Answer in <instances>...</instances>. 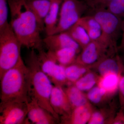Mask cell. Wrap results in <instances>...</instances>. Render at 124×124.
<instances>
[{
	"instance_id": "1",
	"label": "cell",
	"mask_w": 124,
	"mask_h": 124,
	"mask_svg": "<svg viewBox=\"0 0 124 124\" xmlns=\"http://www.w3.org/2000/svg\"><path fill=\"white\" fill-rule=\"evenodd\" d=\"M9 23L22 46L38 51L42 48L41 30L35 17L25 0H7Z\"/></svg>"
},
{
	"instance_id": "2",
	"label": "cell",
	"mask_w": 124,
	"mask_h": 124,
	"mask_svg": "<svg viewBox=\"0 0 124 124\" xmlns=\"http://www.w3.org/2000/svg\"><path fill=\"white\" fill-rule=\"evenodd\" d=\"M0 80V103H27L29 98V74L22 57Z\"/></svg>"
},
{
	"instance_id": "3",
	"label": "cell",
	"mask_w": 124,
	"mask_h": 124,
	"mask_svg": "<svg viewBox=\"0 0 124 124\" xmlns=\"http://www.w3.org/2000/svg\"><path fill=\"white\" fill-rule=\"evenodd\" d=\"M35 50L31 49L26 60L29 74V100L30 99H34L40 106L51 113L60 123V116L53 110L50 102L53 85L41 68L37 53Z\"/></svg>"
},
{
	"instance_id": "4",
	"label": "cell",
	"mask_w": 124,
	"mask_h": 124,
	"mask_svg": "<svg viewBox=\"0 0 124 124\" xmlns=\"http://www.w3.org/2000/svg\"><path fill=\"white\" fill-rule=\"evenodd\" d=\"M22 46L10 25L0 31V79L18 62Z\"/></svg>"
},
{
	"instance_id": "5",
	"label": "cell",
	"mask_w": 124,
	"mask_h": 124,
	"mask_svg": "<svg viewBox=\"0 0 124 124\" xmlns=\"http://www.w3.org/2000/svg\"><path fill=\"white\" fill-rule=\"evenodd\" d=\"M101 27V35L99 39L111 49L118 51L117 40L122 34L123 19L107 9L91 11Z\"/></svg>"
},
{
	"instance_id": "6",
	"label": "cell",
	"mask_w": 124,
	"mask_h": 124,
	"mask_svg": "<svg viewBox=\"0 0 124 124\" xmlns=\"http://www.w3.org/2000/svg\"><path fill=\"white\" fill-rule=\"evenodd\" d=\"M88 9L84 0H62L58 22L53 34L67 31L77 23L83 14Z\"/></svg>"
},
{
	"instance_id": "7",
	"label": "cell",
	"mask_w": 124,
	"mask_h": 124,
	"mask_svg": "<svg viewBox=\"0 0 124 124\" xmlns=\"http://www.w3.org/2000/svg\"><path fill=\"white\" fill-rule=\"evenodd\" d=\"M117 53L99 40L91 41L82 49L75 62L92 69L104 58Z\"/></svg>"
},
{
	"instance_id": "8",
	"label": "cell",
	"mask_w": 124,
	"mask_h": 124,
	"mask_svg": "<svg viewBox=\"0 0 124 124\" xmlns=\"http://www.w3.org/2000/svg\"><path fill=\"white\" fill-rule=\"evenodd\" d=\"M37 51V57L41 68L52 84L54 86L62 88L69 85L65 72V67L52 59L43 48Z\"/></svg>"
},
{
	"instance_id": "9",
	"label": "cell",
	"mask_w": 124,
	"mask_h": 124,
	"mask_svg": "<svg viewBox=\"0 0 124 124\" xmlns=\"http://www.w3.org/2000/svg\"><path fill=\"white\" fill-rule=\"evenodd\" d=\"M27 103H0V124H27Z\"/></svg>"
},
{
	"instance_id": "10",
	"label": "cell",
	"mask_w": 124,
	"mask_h": 124,
	"mask_svg": "<svg viewBox=\"0 0 124 124\" xmlns=\"http://www.w3.org/2000/svg\"><path fill=\"white\" fill-rule=\"evenodd\" d=\"M27 105V119L29 123L35 124H54L59 123L51 113L40 106L34 99H29Z\"/></svg>"
},
{
	"instance_id": "11",
	"label": "cell",
	"mask_w": 124,
	"mask_h": 124,
	"mask_svg": "<svg viewBox=\"0 0 124 124\" xmlns=\"http://www.w3.org/2000/svg\"><path fill=\"white\" fill-rule=\"evenodd\" d=\"M48 50L55 51L66 48H72L80 52L82 49L65 32L46 35L42 39Z\"/></svg>"
},
{
	"instance_id": "12",
	"label": "cell",
	"mask_w": 124,
	"mask_h": 124,
	"mask_svg": "<svg viewBox=\"0 0 124 124\" xmlns=\"http://www.w3.org/2000/svg\"><path fill=\"white\" fill-rule=\"evenodd\" d=\"M94 109L90 102L73 108L67 115L60 116V124H88Z\"/></svg>"
},
{
	"instance_id": "13",
	"label": "cell",
	"mask_w": 124,
	"mask_h": 124,
	"mask_svg": "<svg viewBox=\"0 0 124 124\" xmlns=\"http://www.w3.org/2000/svg\"><path fill=\"white\" fill-rule=\"evenodd\" d=\"M50 102L53 110L60 117L67 115L72 110L62 87L53 85Z\"/></svg>"
},
{
	"instance_id": "14",
	"label": "cell",
	"mask_w": 124,
	"mask_h": 124,
	"mask_svg": "<svg viewBox=\"0 0 124 124\" xmlns=\"http://www.w3.org/2000/svg\"><path fill=\"white\" fill-rule=\"evenodd\" d=\"M124 68V65L118 53L103 59L92 69L100 76L108 73H115L120 75Z\"/></svg>"
},
{
	"instance_id": "15",
	"label": "cell",
	"mask_w": 124,
	"mask_h": 124,
	"mask_svg": "<svg viewBox=\"0 0 124 124\" xmlns=\"http://www.w3.org/2000/svg\"><path fill=\"white\" fill-rule=\"evenodd\" d=\"M113 101L99 109H94L88 124H112L117 113V106Z\"/></svg>"
},
{
	"instance_id": "16",
	"label": "cell",
	"mask_w": 124,
	"mask_h": 124,
	"mask_svg": "<svg viewBox=\"0 0 124 124\" xmlns=\"http://www.w3.org/2000/svg\"><path fill=\"white\" fill-rule=\"evenodd\" d=\"M26 2L35 17L41 31L45 30L44 20L50 8V0H33Z\"/></svg>"
},
{
	"instance_id": "17",
	"label": "cell",
	"mask_w": 124,
	"mask_h": 124,
	"mask_svg": "<svg viewBox=\"0 0 124 124\" xmlns=\"http://www.w3.org/2000/svg\"><path fill=\"white\" fill-rule=\"evenodd\" d=\"M47 53L52 59L64 67L75 62L78 54L80 53L76 49L72 48H64L55 51L48 50Z\"/></svg>"
},
{
	"instance_id": "18",
	"label": "cell",
	"mask_w": 124,
	"mask_h": 124,
	"mask_svg": "<svg viewBox=\"0 0 124 124\" xmlns=\"http://www.w3.org/2000/svg\"><path fill=\"white\" fill-rule=\"evenodd\" d=\"M49 10L44 20L45 31L46 35H53L57 27L62 0H50Z\"/></svg>"
},
{
	"instance_id": "19",
	"label": "cell",
	"mask_w": 124,
	"mask_h": 124,
	"mask_svg": "<svg viewBox=\"0 0 124 124\" xmlns=\"http://www.w3.org/2000/svg\"><path fill=\"white\" fill-rule=\"evenodd\" d=\"M86 95L89 102L93 106L99 108L108 104L113 100L115 96L108 93L104 89L97 85L88 91Z\"/></svg>"
},
{
	"instance_id": "20",
	"label": "cell",
	"mask_w": 124,
	"mask_h": 124,
	"mask_svg": "<svg viewBox=\"0 0 124 124\" xmlns=\"http://www.w3.org/2000/svg\"><path fill=\"white\" fill-rule=\"evenodd\" d=\"M69 100L72 109L84 106L89 103L86 93L79 89L73 84L63 87Z\"/></svg>"
},
{
	"instance_id": "21",
	"label": "cell",
	"mask_w": 124,
	"mask_h": 124,
	"mask_svg": "<svg viewBox=\"0 0 124 124\" xmlns=\"http://www.w3.org/2000/svg\"><path fill=\"white\" fill-rule=\"evenodd\" d=\"M120 75L108 73L100 77L97 85L104 89L108 93L115 96L118 93Z\"/></svg>"
},
{
	"instance_id": "22",
	"label": "cell",
	"mask_w": 124,
	"mask_h": 124,
	"mask_svg": "<svg viewBox=\"0 0 124 124\" xmlns=\"http://www.w3.org/2000/svg\"><path fill=\"white\" fill-rule=\"evenodd\" d=\"M100 77L95 71L91 70L73 84L83 92H87L97 85Z\"/></svg>"
},
{
	"instance_id": "23",
	"label": "cell",
	"mask_w": 124,
	"mask_h": 124,
	"mask_svg": "<svg viewBox=\"0 0 124 124\" xmlns=\"http://www.w3.org/2000/svg\"><path fill=\"white\" fill-rule=\"evenodd\" d=\"M65 32L79 45L82 49L91 41L85 29L77 23Z\"/></svg>"
},
{
	"instance_id": "24",
	"label": "cell",
	"mask_w": 124,
	"mask_h": 124,
	"mask_svg": "<svg viewBox=\"0 0 124 124\" xmlns=\"http://www.w3.org/2000/svg\"><path fill=\"white\" fill-rule=\"evenodd\" d=\"M91 70L89 67L76 62L65 67L67 79L70 84H73Z\"/></svg>"
},
{
	"instance_id": "25",
	"label": "cell",
	"mask_w": 124,
	"mask_h": 124,
	"mask_svg": "<svg viewBox=\"0 0 124 124\" xmlns=\"http://www.w3.org/2000/svg\"><path fill=\"white\" fill-rule=\"evenodd\" d=\"M77 23L84 28L86 31L93 29H101L99 23L92 15L82 16Z\"/></svg>"
},
{
	"instance_id": "26",
	"label": "cell",
	"mask_w": 124,
	"mask_h": 124,
	"mask_svg": "<svg viewBox=\"0 0 124 124\" xmlns=\"http://www.w3.org/2000/svg\"><path fill=\"white\" fill-rule=\"evenodd\" d=\"M8 7L7 0H0V31L10 25L8 20Z\"/></svg>"
},
{
	"instance_id": "27",
	"label": "cell",
	"mask_w": 124,
	"mask_h": 124,
	"mask_svg": "<svg viewBox=\"0 0 124 124\" xmlns=\"http://www.w3.org/2000/svg\"><path fill=\"white\" fill-rule=\"evenodd\" d=\"M107 9L121 18H124V0H113L108 5Z\"/></svg>"
},
{
	"instance_id": "28",
	"label": "cell",
	"mask_w": 124,
	"mask_h": 124,
	"mask_svg": "<svg viewBox=\"0 0 124 124\" xmlns=\"http://www.w3.org/2000/svg\"><path fill=\"white\" fill-rule=\"evenodd\" d=\"M91 11L107 9L113 0H83Z\"/></svg>"
},
{
	"instance_id": "29",
	"label": "cell",
	"mask_w": 124,
	"mask_h": 124,
	"mask_svg": "<svg viewBox=\"0 0 124 124\" xmlns=\"http://www.w3.org/2000/svg\"><path fill=\"white\" fill-rule=\"evenodd\" d=\"M118 93L120 109L124 110V68L120 75Z\"/></svg>"
},
{
	"instance_id": "30",
	"label": "cell",
	"mask_w": 124,
	"mask_h": 124,
	"mask_svg": "<svg viewBox=\"0 0 124 124\" xmlns=\"http://www.w3.org/2000/svg\"><path fill=\"white\" fill-rule=\"evenodd\" d=\"M112 124H124V110L120 109L117 111Z\"/></svg>"
},
{
	"instance_id": "31",
	"label": "cell",
	"mask_w": 124,
	"mask_h": 124,
	"mask_svg": "<svg viewBox=\"0 0 124 124\" xmlns=\"http://www.w3.org/2000/svg\"><path fill=\"white\" fill-rule=\"evenodd\" d=\"M124 46V18L122 20V34H121V40L120 45L118 46V48H121Z\"/></svg>"
},
{
	"instance_id": "32",
	"label": "cell",
	"mask_w": 124,
	"mask_h": 124,
	"mask_svg": "<svg viewBox=\"0 0 124 124\" xmlns=\"http://www.w3.org/2000/svg\"><path fill=\"white\" fill-rule=\"evenodd\" d=\"M118 53L124 65V46L122 48H118Z\"/></svg>"
},
{
	"instance_id": "33",
	"label": "cell",
	"mask_w": 124,
	"mask_h": 124,
	"mask_svg": "<svg viewBox=\"0 0 124 124\" xmlns=\"http://www.w3.org/2000/svg\"><path fill=\"white\" fill-rule=\"evenodd\" d=\"M33 0H25V1H29Z\"/></svg>"
}]
</instances>
